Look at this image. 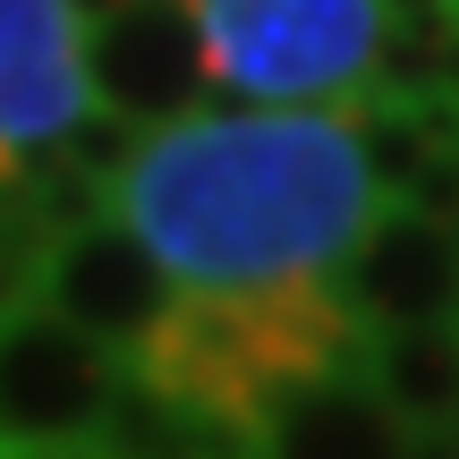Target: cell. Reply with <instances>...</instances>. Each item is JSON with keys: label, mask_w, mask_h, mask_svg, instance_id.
Segmentation results:
<instances>
[{"label": "cell", "mask_w": 459, "mask_h": 459, "mask_svg": "<svg viewBox=\"0 0 459 459\" xmlns=\"http://www.w3.org/2000/svg\"><path fill=\"white\" fill-rule=\"evenodd\" d=\"M34 264H43V230L17 213L9 179H0V307H26L34 298Z\"/></svg>", "instance_id": "obj_12"}, {"label": "cell", "mask_w": 459, "mask_h": 459, "mask_svg": "<svg viewBox=\"0 0 459 459\" xmlns=\"http://www.w3.org/2000/svg\"><path fill=\"white\" fill-rule=\"evenodd\" d=\"M119 383V358L60 324L51 307H0V443L26 451H85L102 426V400Z\"/></svg>", "instance_id": "obj_5"}, {"label": "cell", "mask_w": 459, "mask_h": 459, "mask_svg": "<svg viewBox=\"0 0 459 459\" xmlns=\"http://www.w3.org/2000/svg\"><path fill=\"white\" fill-rule=\"evenodd\" d=\"M451 238H459V213H451Z\"/></svg>", "instance_id": "obj_16"}, {"label": "cell", "mask_w": 459, "mask_h": 459, "mask_svg": "<svg viewBox=\"0 0 459 459\" xmlns=\"http://www.w3.org/2000/svg\"><path fill=\"white\" fill-rule=\"evenodd\" d=\"M366 383L392 400L409 426H451L459 409V324H383L366 332Z\"/></svg>", "instance_id": "obj_11"}, {"label": "cell", "mask_w": 459, "mask_h": 459, "mask_svg": "<svg viewBox=\"0 0 459 459\" xmlns=\"http://www.w3.org/2000/svg\"><path fill=\"white\" fill-rule=\"evenodd\" d=\"M85 85H94V102L145 119V128L204 111L221 94V77L204 51L196 0H128V9L94 17L85 26Z\"/></svg>", "instance_id": "obj_6"}, {"label": "cell", "mask_w": 459, "mask_h": 459, "mask_svg": "<svg viewBox=\"0 0 459 459\" xmlns=\"http://www.w3.org/2000/svg\"><path fill=\"white\" fill-rule=\"evenodd\" d=\"M451 324H459V307H451Z\"/></svg>", "instance_id": "obj_18"}, {"label": "cell", "mask_w": 459, "mask_h": 459, "mask_svg": "<svg viewBox=\"0 0 459 459\" xmlns=\"http://www.w3.org/2000/svg\"><path fill=\"white\" fill-rule=\"evenodd\" d=\"M68 0H0V145L34 153L60 145L68 119L94 102L85 43L68 34Z\"/></svg>", "instance_id": "obj_8"}, {"label": "cell", "mask_w": 459, "mask_h": 459, "mask_svg": "<svg viewBox=\"0 0 459 459\" xmlns=\"http://www.w3.org/2000/svg\"><path fill=\"white\" fill-rule=\"evenodd\" d=\"M170 298H179V273L153 255L145 230L119 213V196L102 204V213H85L77 230H51L43 264H34V307L77 324L85 341H102L111 358H136V349L162 332Z\"/></svg>", "instance_id": "obj_4"}, {"label": "cell", "mask_w": 459, "mask_h": 459, "mask_svg": "<svg viewBox=\"0 0 459 459\" xmlns=\"http://www.w3.org/2000/svg\"><path fill=\"white\" fill-rule=\"evenodd\" d=\"M409 417L366 383V366L315 375L255 426V459H400Z\"/></svg>", "instance_id": "obj_9"}, {"label": "cell", "mask_w": 459, "mask_h": 459, "mask_svg": "<svg viewBox=\"0 0 459 459\" xmlns=\"http://www.w3.org/2000/svg\"><path fill=\"white\" fill-rule=\"evenodd\" d=\"M451 434H459V409H451Z\"/></svg>", "instance_id": "obj_17"}, {"label": "cell", "mask_w": 459, "mask_h": 459, "mask_svg": "<svg viewBox=\"0 0 459 459\" xmlns=\"http://www.w3.org/2000/svg\"><path fill=\"white\" fill-rule=\"evenodd\" d=\"M221 94L247 102H341L366 85L383 0H196Z\"/></svg>", "instance_id": "obj_3"}, {"label": "cell", "mask_w": 459, "mask_h": 459, "mask_svg": "<svg viewBox=\"0 0 459 459\" xmlns=\"http://www.w3.org/2000/svg\"><path fill=\"white\" fill-rule=\"evenodd\" d=\"M136 366L238 426H264L298 383L366 366V324L332 290V273L247 281V290H187L179 281L162 332L136 349Z\"/></svg>", "instance_id": "obj_2"}, {"label": "cell", "mask_w": 459, "mask_h": 459, "mask_svg": "<svg viewBox=\"0 0 459 459\" xmlns=\"http://www.w3.org/2000/svg\"><path fill=\"white\" fill-rule=\"evenodd\" d=\"M85 451L94 459H255V426H238V417L153 383L136 358H119V383L102 400V426Z\"/></svg>", "instance_id": "obj_10"}, {"label": "cell", "mask_w": 459, "mask_h": 459, "mask_svg": "<svg viewBox=\"0 0 459 459\" xmlns=\"http://www.w3.org/2000/svg\"><path fill=\"white\" fill-rule=\"evenodd\" d=\"M459 0H383V17H451Z\"/></svg>", "instance_id": "obj_13"}, {"label": "cell", "mask_w": 459, "mask_h": 459, "mask_svg": "<svg viewBox=\"0 0 459 459\" xmlns=\"http://www.w3.org/2000/svg\"><path fill=\"white\" fill-rule=\"evenodd\" d=\"M332 290L349 298V315H358L366 332L451 315L459 307V238H451V221L426 213V204H409V196H383L375 213H366V230L349 238Z\"/></svg>", "instance_id": "obj_7"}, {"label": "cell", "mask_w": 459, "mask_h": 459, "mask_svg": "<svg viewBox=\"0 0 459 459\" xmlns=\"http://www.w3.org/2000/svg\"><path fill=\"white\" fill-rule=\"evenodd\" d=\"M111 196L187 290H247V281L332 273L383 204V187L358 153L349 111L255 102L153 128Z\"/></svg>", "instance_id": "obj_1"}, {"label": "cell", "mask_w": 459, "mask_h": 459, "mask_svg": "<svg viewBox=\"0 0 459 459\" xmlns=\"http://www.w3.org/2000/svg\"><path fill=\"white\" fill-rule=\"evenodd\" d=\"M9 170H17V153H9V145H0V179H9Z\"/></svg>", "instance_id": "obj_15"}, {"label": "cell", "mask_w": 459, "mask_h": 459, "mask_svg": "<svg viewBox=\"0 0 459 459\" xmlns=\"http://www.w3.org/2000/svg\"><path fill=\"white\" fill-rule=\"evenodd\" d=\"M68 9H77L85 26H94V17H111V9H128V0H68Z\"/></svg>", "instance_id": "obj_14"}]
</instances>
